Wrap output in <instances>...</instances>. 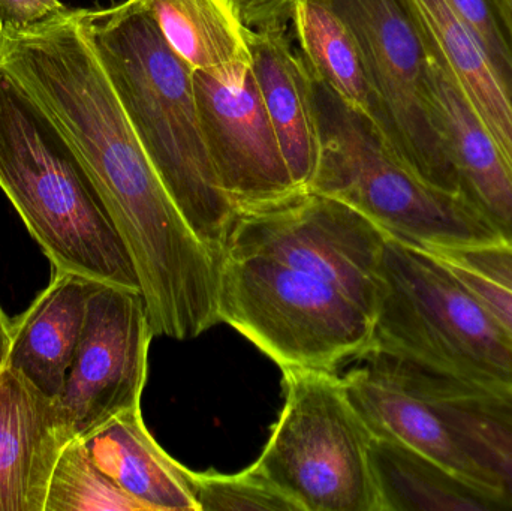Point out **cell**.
<instances>
[{
    "mask_svg": "<svg viewBox=\"0 0 512 511\" xmlns=\"http://www.w3.org/2000/svg\"><path fill=\"white\" fill-rule=\"evenodd\" d=\"M0 72L48 114L86 168L137 270L153 336L189 341L216 326L221 257L165 188L74 9L29 32L0 33Z\"/></svg>",
    "mask_w": 512,
    "mask_h": 511,
    "instance_id": "obj_1",
    "label": "cell"
},
{
    "mask_svg": "<svg viewBox=\"0 0 512 511\" xmlns=\"http://www.w3.org/2000/svg\"><path fill=\"white\" fill-rule=\"evenodd\" d=\"M74 17L174 203L222 258L237 210L207 152L191 66L138 0L74 9Z\"/></svg>",
    "mask_w": 512,
    "mask_h": 511,
    "instance_id": "obj_2",
    "label": "cell"
},
{
    "mask_svg": "<svg viewBox=\"0 0 512 511\" xmlns=\"http://www.w3.org/2000/svg\"><path fill=\"white\" fill-rule=\"evenodd\" d=\"M0 189L53 269L141 291L128 248L77 153L2 72Z\"/></svg>",
    "mask_w": 512,
    "mask_h": 511,
    "instance_id": "obj_3",
    "label": "cell"
},
{
    "mask_svg": "<svg viewBox=\"0 0 512 511\" xmlns=\"http://www.w3.org/2000/svg\"><path fill=\"white\" fill-rule=\"evenodd\" d=\"M370 351L453 386L512 392V339L495 315L438 255L390 236Z\"/></svg>",
    "mask_w": 512,
    "mask_h": 511,
    "instance_id": "obj_4",
    "label": "cell"
},
{
    "mask_svg": "<svg viewBox=\"0 0 512 511\" xmlns=\"http://www.w3.org/2000/svg\"><path fill=\"white\" fill-rule=\"evenodd\" d=\"M307 72L319 143L318 164L307 192L342 201L387 236L424 251L502 245L477 210L460 195L415 176L366 113L346 104Z\"/></svg>",
    "mask_w": 512,
    "mask_h": 511,
    "instance_id": "obj_5",
    "label": "cell"
},
{
    "mask_svg": "<svg viewBox=\"0 0 512 511\" xmlns=\"http://www.w3.org/2000/svg\"><path fill=\"white\" fill-rule=\"evenodd\" d=\"M219 323L280 369L336 372L372 348L375 318L316 273L270 258L222 255Z\"/></svg>",
    "mask_w": 512,
    "mask_h": 511,
    "instance_id": "obj_6",
    "label": "cell"
},
{
    "mask_svg": "<svg viewBox=\"0 0 512 511\" xmlns=\"http://www.w3.org/2000/svg\"><path fill=\"white\" fill-rule=\"evenodd\" d=\"M285 405L255 467L300 511H379L372 434L336 372L283 369Z\"/></svg>",
    "mask_w": 512,
    "mask_h": 511,
    "instance_id": "obj_7",
    "label": "cell"
},
{
    "mask_svg": "<svg viewBox=\"0 0 512 511\" xmlns=\"http://www.w3.org/2000/svg\"><path fill=\"white\" fill-rule=\"evenodd\" d=\"M322 2L357 41L372 90L369 117L388 146L415 176L460 195L433 99L429 41L411 0Z\"/></svg>",
    "mask_w": 512,
    "mask_h": 511,
    "instance_id": "obj_8",
    "label": "cell"
},
{
    "mask_svg": "<svg viewBox=\"0 0 512 511\" xmlns=\"http://www.w3.org/2000/svg\"><path fill=\"white\" fill-rule=\"evenodd\" d=\"M385 237L342 201L303 192L267 209L239 213L222 255L270 258L316 273L375 318Z\"/></svg>",
    "mask_w": 512,
    "mask_h": 511,
    "instance_id": "obj_9",
    "label": "cell"
},
{
    "mask_svg": "<svg viewBox=\"0 0 512 511\" xmlns=\"http://www.w3.org/2000/svg\"><path fill=\"white\" fill-rule=\"evenodd\" d=\"M152 338L141 291L98 282L57 399L74 440H84L114 417L141 407Z\"/></svg>",
    "mask_w": 512,
    "mask_h": 511,
    "instance_id": "obj_10",
    "label": "cell"
},
{
    "mask_svg": "<svg viewBox=\"0 0 512 511\" xmlns=\"http://www.w3.org/2000/svg\"><path fill=\"white\" fill-rule=\"evenodd\" d=\"M194 81L207 152L237 215L303 194L289 173L252 69L239 84L203 72H194Z\"/></svg>",
    "mask_w": 512,
    "mask_h": 511,
    "instance_id": "obj_11",
    "label": "cell"
},
{
    "mask_svg": "<svg viewBox=\"0 0 512 511\" xmlns=\"http://www.w3.org/2000/svg\"><path fill=\"white\" fill-rule=\"evenodd\" d=\"M358 360L357 368L342 380L349 401L373 438L403 444L463 482L504 501L492 477L472 458L432 399L418 390L390 357L372 351Z\"/></svg>",
    "mask_w": 512,
    "mask_h": 511,
    "instance_id": "obj_12",
    "label": "cell"
},
{
    "mask_svg": "<svg viewBox=\"0 0 512 511\" xmlns=\"http://www.w3.org/2000/svg\"><path fill=\"white\" fill-rule=\"evenodd\" d=\"M74 440L57 399L0 371V511H44L63 447Z\"/></svg>",
    "mask_w": 512,
    "mask_h": 511,
    "instance_id": "obj_13",
    "label": "cell"
},
{
    "mask_svg": "<svg viewBox=\"0 0 512 511\" xmlns=\"http://www.w3.org/2000/svg\"><path fill=\"white\" fill-rule=\"evenodd\" d=\"M426 32V30H424ZM427 36V33H426ZM432 89L463 200L512 248V168L430 42Z\"/></svg>",
    "mask_w": 512,
    "mask_h": 511,
    "instance_id": "obj_14",
    "label": "cell"
},
{
    "mask_svg": "<svg viewBox=\"0 0 512 511\" xmlns=\"http://www.w3.org/2000/svg\"><path fill=\"white\" fill-rule=\"evenodd\" d=\"M96 285L86 276L53 269L50 284L12 321L5 365L48 398L62 395Z\"/></svg>",
    "mask_w": 512,
    "mask_h": 511,
    "instance_id": "obj_15",
    "label": "cell"
},
{
    "mask_svg": "<svg viewBox=\"0 0 512 511\" xmlns=\"http://www.w3.org/2000/svg\"><path fill=\"white\" fill-rule=\"evenodd\" d=\"M252 72L283 158L298 191L307 192L318 164V131L309 72L292 50L286 24L248 30Z\"/></svg>",
    "mask_w": 512,
    "mask_h": 511,
    "instance_id": "obj_16",
    "label": "cell"
},
{
    "mask_svg": "<svg viewBox=\"0 0 512 511\" xmlns=\"http://www.w3.org/2000/svg\"><path fill=\"white\" fill-rule=\"evenodd\" d=\"M83 443L93 462L147 511H198L192 471L156 443L141 407L114 417Z\"/></svg>",
    "mask_w": 512,
    "mask_h": 511,
    "instance_id": "obj_17",
    "label": "cell"
},
{
    "mask_svg": "<svg viewBox=\"0 0 512 511\" xmlns=\"http://www.w3.org/2000/svg\"><path fill=\"white\" fill-rule=\"evenodd\" d=\"M171 48L191 66L225 84L252 69L248 30L230 0H138Z\"/></svg>",
    "mask_w": 512,
    "mask_h": 511,
    "instance_id": "obj_18",
    "label": "cell"
},
{
    "mask_svg": "<svg viewBox=\"0 0 512 511\" xmlns=\"http://www.w3.org/2000/svg\"><path fill=\"white\" fill-rule=\"evenodd\" d=\"M411 3L442 62L512 168V87L445 0Z\"/></svg>",
    "mask_w": 512,
    "mask_h": 511,
    "instance_id": "obj_19",
    "label": "cell"
},
{
    "mask_svg": "<svg viewBox=\"0 0 512 511\" xmlns=\"http://www.w3.org/2000/svg\"><path fill=\"white\" fill-rule=\"evenodd\" d=\"M390 359L418 390L432 399L512 510V392L453 386Z\"/></svg>",
    "mask_w": 512,
    "mask_h": 511,
    "instance_id": "obj_20",
    "label": "cell"
},
{
    "mask_svg": "<svg viewBox=\"0 0 512 511\" xmlns=\"http://www.w3.org/2000/svg\"><path fill=\"white\" fill-rule=\"evenodd\" d=\"M370 467L379 511L508 510L504 501L396 441L372 438Z\"/></svg>",
    "mask_w": 512,
    "mask_h": 511,
    "instance_id": "obj_21",
    "label": "cell"
},
{
    "mask_svg": "<svg viewBox=\"0 0 512 511\" xmlns=\"http://www.w3.org/2000/svg\"><path fill=\"white\" fill-rule=\"evenodd\" d=\"M291 20L307 69L346 104L369 116L372 90L360 48L345 21L322 0H295Z\"/></svg>",
    "mask_w": 512,
    "mask_h": 511,
    "instance_id": "obj_22",
    "label": "cell"
},
{
    "mask_svg": "<svg viewBox=\"0 0 512 511\" xmlns=\"http://www.w3.org/2000/svg\"><path fill=\"white\" fill-rule=\"evenodd\" d=\"M44 511H147L116 485L87 452L83 440L63 447L48 485Z\"/></svg>",
    "mask_w": 512,
    "mask_h": 511,
    "instance_id": "obj_23",
    "label": "cell"
},
{
    "mask_svg": "<svg viewBox=\"0 0 512 511\" xmlns=\"http://www.w3.org/2000/svg\"><path fill=\"white\" fill-rule=\"evenodd\" d=\"M198 511H300L255 465L236 474L192 471Z\"/></svg>",
    "mask_w": 512,
    "mask_h": 511,
    "instance_id": "obj_24",
    "label": "cell"
},
{
    "mask_svg": "<svg viewBox=\"0 0 512 511\" xmlns=\"http://www.w3.org/2000/svg\"><path fill=\"white\" fill-rule=\"evenodd\" d=\"M512 87V33L496 0H445Z\"/></svg>",
    "mask_w": 512,
    "mask_h": 511,
    "instance_id": "obj_25",
    "label": "cell"
},
{
    "mask_svg": "<svg viewBox=\"0 0 512 511\" xmlns=\"http://www.w3.org/2000/svg\"><path fill=\"white\" fill-rule=\"evenodd\" d=\"M68 12L59 0H0V33L29 32Z\"/></svg>",
    "mask_w": 512,
    "mask_h": 511,
    "instance_id": "obj_26",
    "label": "cell"
},
{
    "mask_svg": "<svg viewBox=\"0 0 512 511\" xmlns=\"http://www.w3.org/2000/svg\"><path fill=\"white\" fill-rule=\"evenodd\" d=\"M438 257L444 260L445 263L456 272V275L480 297L481 302L495 315L502 329H504L507 335L512 339L511 288L505 287V285L499 284V282L481 275L477 270H472L469 269V267L462 266V264L454 263V261L447 260V258L441 257V255H438Z\"/></svg>",
    "mask_w": 512,
    "mask_h": 511,
    "instance_id": "obj_27",
    "label": "cell"
},
{
    "mask_svg": "<svg viewBox=\"0 0 512 511\" xmlns=\"http://www.w3.org/2000/svg\"><path fill=\"white\" fill-rule=\"evenodd\" d=\"M432 252V251H430ZM454 263L477 270L481 275L512 290V248L498 245L468 251L433 252Z\"/></svg>",
    "mask_w": 512,
    "mask_h": 511,
    "instance_id": "obj_28",
    "label": "cell"
},
{
    "mask_svg": "<svg viewBox=\"0 0 512 511\" xmlns=\"http://www.w3.org/2000/svg\"><path fill=\"white\" fill-rule=\"evenodd\" d=\"M234 11L249 29L270 24H286L291 20L295 0H230Z\"/></svg>",
    "mask_w": 512,
    "mask_h": 511,
    "instance_id": "obj_29",
    "label": "cell"
},
{
    "mask_svg": "<svg viewBox=\"0 0 512 511\" xmlns=\"http://www.w3.org/2000/svg\"><path fill=\"white\" fill-rule=\"evenodd\" d=\"M12 321L0 306V371L8 359L9 347H11Z\"/></svg>",
    "mask_w": 512,
    "mask_h": 511,
    "instance_id": "obj_30",
    "label": "cell"
},
{
    "mask_svg": "<svg viewBox=\"0 0 512 511\" xmlns=\"http://www.w3.org/2000/svg\"><path fill=\"white\" fill-rule=\"evenodd\" d=\"M512 33V0H496Z\"/></svg>",
    "mask_w": 512,
    "mask_h": 511,
    "instance_id": "obj_31",
    "label": "cell"
}]
</instances>
